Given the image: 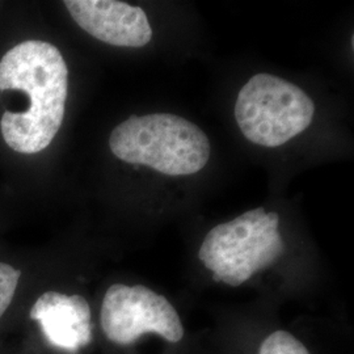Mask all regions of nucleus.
I'll return each mask as SVG.
<instances>
[{
    "label": "nucleus",
    "mask_w": 354,
    "mask_h": 354,
    "mask_svg": "<svg viewBox=\"0 0 354 354\" xmlns=\"http://www.w3.org/2000/svg\"><path fill=\"white\" fill-rule=\"evenodd\" d=\"M68 88V68L58 48L28 39L0 61V92L28 96L24 112H4L0 120L6 143L21 153L45 150L62 127Z\"/></svg>",
    "instance_id": "nucleus-1"
},
{
    "label": "nucleus",
    "mask_w": 354,
    "mask_h": 354,
    "mask_svg": "<svg viewBox=\"0 0 354 354\" xmlns=\"http://www.w3.org/2000/svg\"><path fill=\"white\" fill-rule=\"evenodd\" d=\"M109 147L129 165H147L168 176L197 174L210 158L203 130L169 113L129 117L112 131Z\"/></svg>",
    "instance_id": "nucleus-2"
},
{
    "label": "nucleus",
    "mask_w": 354,
    "mask_h": 354,
    "mask_svg": "<svg viewBox=\"0 0 354 354\" xmlns=\"http://www.w3.org/2000/svg\"><path fill=\"white\" fill-rule=\"evenodd\" d=\"M235 118L243 136L263 147H279L311 125L315 105L304 89L270 74H257L241 89Z\"/></svg>",
    "instance_id": "nucleus-3"
},
{
    "label": "nucleus",
    "mask_w": 354,
    "mask_h": 354,
    "mask_svg": "<svg viewBox=\"0 0 354 354\" xmlns=\"http://www.w3.org/2000/svg\"><path fill=\"white\" fill-rule=\"evenodd\" d=\"M100 322L108 340L120 345L131 344L150 332L171 342L184 337L175 307L163 295L142 285H112L102 301Z\"/></svg>",
    "instance_id": "nucleus-4"
},
{
    "label": "nucleus",
    "mask_w": 354,
    "mask_h": 354,
    "mask_svg": "<svg viewBox=\"0 0 354 354\" xmlns=\"http://www.w3.org/2000/svg\"><path fill=\"white\" fill-rule=\"evenodd\" d=\"M74 21L92 37L120 48H142L152 38L146 12L115 0H66Z\"/></svg>",
    "instance_id": "nucleus-5"
},
{
    "label": "nucleus",
    "mask_w": 354,
    "mask_h": 354,
    "mask_svg": "<svg viewBox=\"0 0 354 354\" xmlns=\"http://www.w3.org/2000/svg\"><path fill=\"white\" fill-rule=\"evenodd\" d=\"M30 317L55 348L76 352L92 340L91 308L82 295L46 291L33 304Z\"/></svg>",
    "instance_id": "nucleus-6"
},
{
    "label": "nucleus",
    "mask_w": 354,
    "mask_h": 354,
    "mask_svg": "<svg viewBox=\"0 0 354 354\" xmlns=\"http://www.w3.org/2000/svg\"><path fill=\"white\" fill-rule=\"evenodd\" d=\"M259 354H310V352L289 332L276 330L261 344Z\"/></svg>",
    "instance_id": "nucleus-7"
},
{
    "label": "nucleus",
    "mask_w": 354,
    "mask_h": 354,
    "mask_svg": "<svg viewBox=\"0 0 354 354\" xmlns=\"http://www.w3.org/2000/svg\"><path fill=\"white\" fill-rule=\"evenodd\" d=\"M21 272L13 266L0 263V317L12 302Z\"/></svg>",
    "instance_id": "nucleus-8"
}]
</instances>
